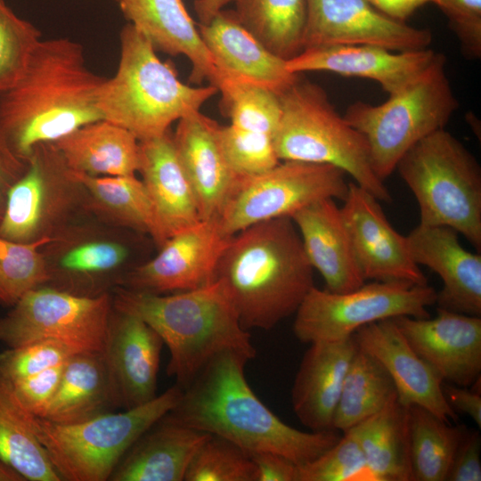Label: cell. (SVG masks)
Listing matches in <instances>:
<instances>
[{
	"label": "cell",
	"mask_w": 481,
	"mask_h": 481,
	"mask_svg": "<svg viewBox=\"0 0 481 481\" xmlns=\"http://www.w3.org/2000/svg\"><path fill=\"white\" fill-rule=\"evenodd\" d=\"M249 360L235 350L216 355L182 388L167 414L188 427L224 437L249 453H276L298 466L314 461L339 440L338 430L306 432L276 416L246 379Z\"/></svg>",
	"instance_id": "1"
},
{
	"label": "cell",
	"mask_w": 481,
	"mask_h": 481,
	"mask_svg": "<svg viewBox=\"0 0 481 481\" xmlns=\"http://www.w3.org/2000/svg\"><path fill=\"white\" fill-rule=\"evenodd\" d=\"M104 79L88 68L78 42L42 38L18 79L0 94L1 133L27 160L37 145L102 118L97 97Z\"/></svg>",
	"instance_id": "2"
},
{
	"label": "cell",
	"mask_w": 481,
	"mask_h": 481,
	"mask_svg": "<svg viewBox=\"0 0 481 481\" xmlns=\"http://www.w3.org/2000/svg\"><path fill=\"white\" fill-rule=\"evenodd\" d=\"M214 281L226 289L247 330L273 329L297 312L314 286V269L290 217L264 221L232 235Z\"/></svg>",
	"instance_id": "3"
},
{
	"label": "cell",
	"mask_w": 481,
	"mask_h": 481,
	"mask_svg": "<svg viewBox=\"0 0 481 481\" xmlns=\"http://www.w3.org/2000/svg\"><path fill=\"white\" fill-rule=\"evenodd\" d=\"M112 306L116 311L140 318L159 335L170 353L167 373L181 388L222 351L235 350L256 357L250 334L241 326L219 281L170 294L121 288Z\"/></svg>",
	"instance_id": "4"
},
{
	"label": "cell",
	"mask_w": 481,
	"mask_h": 481,
	"mask_svg": "<svg viewBox=\"0 0 481 481\" xmlns=\"http://www.w3.org/2000/svg\"><path fill=\"white\" fill-rule=\"evenodd\" d=\"M119 41L117 70L102 84L97 106L103 119L128 130L139 142L166 134L174 122L200 111L218 93L211 85L183 83L131 24L122 28Z\"/></svg>",
	"instance_id": "5"
},
{
	"label": "cell",
	"mask_w": 481,
	"mask_h": 481,
	"mask_svg": "<svg viewBox=\"0 0 481 481\" xmlns=\"http://www.w3.org/2000/svg\"><path fill=\"white\" fill-rule=\"evenodd\" d=\"M279 95L281 115L273 140L281 161L334 166L379 201H392L372 168L366 139L337 111L322 87L299 74Z\"/></svg>",
	"instance_id": "6"
},
{
	"label": "cell",
	"mask_w": 481,
	"mask_h": 481,
	"mask_svg": "<svg viewBox=\"0 0 481 481\" xmlns=\"http://www.w3.org/2000/svg\"><path fill=\"white\" fill-rule=\"evenodd\" d=\"M395 170L413 193L420 224L455 230L481 251V167L450 132L437 130L411 147Z\"/></svg>",
	"instance_id": "7"
},
{
	"label": "cell",
	"mask_w": 481,
	"mask_h": 481,
	"mask_svg": "<svg viewBox=\"0 0 481 481\" xmlns=\"http://www.w3.org/2000/svg\"><path fill=\"white\" fill-rule=\"evenodd\" d=\"M446 58L436 53L412 82L378 105L351 103L345 119L367 141L377 176L385 180L403 155L428 135L445 128L459 108L445 71Z\"/></svg>",
	"instance_id": "8"
},
{
	"label": "cell",
	"mask_w": 481,
	"mask_h": 481,
	"mask_svg": "<svg viewBox=\"0 0 481 481\" xmlns=\"http://www.w3.org/2000/svg\"><path fill=\"white\" fill-rule=\"evenodd\" d=\"M181 394L175 384L153 400L120 412L67 425L33 415L32 425L61 481H106L135 442L174 408Z\"/></svg>",
	"instance_id": "9"
},
{
	"label": "cell",
	"mask_w": 481,
	"mask_h": 481,
	"mask_svg": "<svg viewBox=\"0 0 481 481\" xmlns=\"http://www.w3.org/2000/svg\"><path fill=\"white\" fill-rule=\"evenodd\" d=\"M436 291L428 284L378 281L336 293L314 286L297 310L293 324L303 343L347 338L361 327L398 316L429 317Z\"/></svg>",
	"instance_id": "10"
},
{
	"label": "cell",
	"mask_w": 481,
	"mask_h": 481,
	"mask_svg": "<svg viewBox=\"0 0 481 481\" xmlns=\"http://www.w3.org/2000/svg\"><path fill=\"white\" fill-rule=\"evenodd\" d=\"M346 174L331 165L281 160L254 176L238 177L217 219L222 234L232 237L261 222L291 217L323 199L344 200Z\"/></svg>",
	"instance_id": "11"
},
{
	"label": "cell",
	"mask_w": 481,
	"mask_h": 481,
	"mask_svg": "<svg viewBox=\"0 0 481 481\" xmlns=\"http://www.w3.org/2000/svg\"><path fill=\"white\" fill-rule=\"evenodd\" d=\"M113 312L112 298L53 288L28 291L0 318V342L8 348L53 341L75 352H102Z\"/></svg>",
	"instance_id": "12"
},
{
	"label": "cell",
	"mask_w": 481,
	"mask_h": 481,
	"mask_svg": "<svg viewBox=\"0 0 481 481\" xmlns=\"http://www.w3.org/2000/svg\"><path fill=\"white\" fill-rule=\"evenodd\" d=\"M27 160L25 173L8 192L0 236L19 243L56 239L71 213L85 208V189L53 143L37 145Z\"/></svg>",
	"instance_id": "13"
},
{
	"label": "cell",
	"mask_w": 481,
	"mask_h": 481,
	"mask_svg": "<svg viewBox=\"0 0 481 481\" xmlns=\"http://www.w3.org/2000/svg\"><path fill=\"white\" fill-rule=\"evenodd\" d=\"M304 49L330 45H370L394 52L422 50L431 31L394 20L366 0H306Z\"/></svg>",
	"instance_id": "14"
},
{
	"label": "cell",
	"mask_w": 481,
	"mask_h": 481,
	"mask_svg": "<svg viewBox=\"0 0 481 481\" xmlns=\"http://www.w3.org/2000/svg\"><path fill=\"white\" fill-rule=\"evenodd\" d=\"M217 220H201L169 237L152 258L131 269L125 289L152 294L196 289L214 281L217 261L229 239Z\"/></svg>",
	"instance_id": "15"
},
{
	"label": "cell",
	"mask_w": 481,
	"mask_h": 481,
	"mask_svg": "<svg viewBox=\"0 0 481 481\" xmlns=\"http://www.w3.org/2000/svg\"><path fill=\"white\" fill-rule=\"evenodd\" d=\"M343 201L341 215L365 281L428 284L412 257L407 237L390 224L375 196L349 183Z\"/></svg>",
	"instance_id": "16"
},
{
	"label": "cell",
	"mask_w": 481,
	"mask_h": 481,
	"mask_svg": "<svg viewBox=\"0 0 481 481\" xmlns=\"http://www.w3.org/2000/svg\"><path fill=\"white\" fill-rule=\"evenodd\" d=\"M392 319L412 348L444 382L470 387L480 380V316L437 307L434 318Z\"/></svg>",
	"instance_id": "17"
},
{
	"label": "cell",
	"mask_w": 481,
	"mask_h": 481,
	"mask_svg": "<svg viewBox=\"0 0 481 481\" xmlns=\"http://www.w3.org/2000/svg\"><path fill=\"white\" fill-rule=\"evenodd\" d=\"M163 345L159 335L143 320L113 308L102 351L113 408L132 409L158 395Z\"/></svg>",
	"instance_id": "18"
},
{
	"label": "cell",
	"mask_w": 481,
	"mask_h": 481,
	"mask_svg": "<svg viewBox=\"0 0 481 481\" xmlns=\"http://www.w3.org/2000/svg\"><path fill=\"white\" fill-rule=\"evenodd\" d=\"M354 338L358 347L388 372L401 404L423 407L446 422L457 420V413L443 392V379L412 348L393 319L364 325Z\"/></svg>",
	"instance_id": "19"
},
{
	"label": "cell",
	"mask_w": 481,
	"mask_h": 481,
	"mask_svg": "<svg viewBox=\"0 0 481 481\" xmlns=\"http://www.w3.org/2000/svg\"><path fill=\"white\" fill-rule=\"evenodd\" d=\"M413 261L435 272L443 281L438 308L481 316V255L465 249L459 233L444 225L419 224L407 236Z\"/></svg>",
	"instance_id": "20"
},
{
	"label": "cell",
	"mask_w": 481,
	"mask_h": 481,
	"mask_svg": "<svg viewBox=\"0 0 481 481\" xmlns=\"http://www.w3.org/2000/svg\"><path fill=\"white\" fill-rule=\"evenodd\" d=\"M436 52L426 48L394 52L370 45H330L304 49L286 61L289 71H328L344 77L368 78L388 94L417 77L433 61Z\"/></svg>",
	"instance_id": "21"
},
{
	"label": "cell",
	"mask_w": 481,
	"mask_h": 481,
	"mask_svg": "<svg viewBox=\"0 0 481 481\" xmlns=\"http://www.w3.org/2000/svg\"><path fill=\"white\" fill-rule=\"evenodd\" d=\"M199 33L214 58L220 81H240L269 88L278 94L298 77L286 61L269 51L238 20L234 11L223 9Z\"/></svg>",
	"instance_id": "22"
},
{
	"label": "cell",
	"mask_w": 481,
	"mask_h": 481,
	"mask_svg": "<svg viewBox=\"0 0 481 481\" xmlns=\"http://www.w3.org/2000/svg\"><path fill=\"white\" fill-rule=\"evenodd\" d=\"M115 1L127 23L144 36L156 51L183 55L189 60L190 81H208L217 88L220 77L214 58L182 0Z\"/></svg>",
	"instance_id": "23"
},
{
	"label": "cell",
	"mask_w": 481,
	"mask_h": 481,
	"mask_svg": "<svg viewBox=\"0 0 481 481\" xmlns=\"http://www.w3.org/2000/svg\"><path fill=\"white\" fill-rule=\"evenodd\" d=\"M219 124L200 111L177 121L174 144L193 189L201 220H217L238 178L219 146Z\"/></svg>",
	"instance_id": "24"
},
{
	"label": "cell",
	"mask_w": 481,
	"mask_h": 481,
	"mask_svg": "<svg viewBox=\"0 0 481 481\" xmlns=\"http://www.w3.org/2000/svg\"><path fill=\"white\" fill-rule=\"evenodd\" d=\"M357 348L353 335L311 343L306 351L291 388V404L299 421L311 431L333 429L343 381Z\"/></svg>",
	"instance_id": "25"
},
{
	"label": "cell",
	"mask_w": 481,
	"mask_h": 481,
	"mask_svg": "<svg viewBox=\"0 0 481 481\" xmlns=\"http://www.w3.org/2000/svg\"><path fill=\"white\" fill-rule=\"evenodd\" d=\"M290 218L299 232L311 266L322 274L327 290L343 293L365 283L340 208L333 199L315 201Z\"/></svg>",
	"instance_id": "26"
},
{
	"label": "cell",
	"mask_w": 481,
	"mask_h": 481,
	"mask_svg": "<svg viewBox=\"0 0 481 481\" xmlns=\"http://www.w3.org/2000/svg\"><path fill=\"white\" fill-rule=\"evenodd\" d=\"M139 143L138 173L168 239L201 221L196 197L170 131Z\"/></svg>",
	"instance_id": "27"
},
{
	"label": "cell",
	"mask_w": 481,
	"mask_h": 481,
	"mask_svg": "<svg viewBox=\"0 0 481 481\" xmlns=\"http://www.w3.org/2000/svg\"><path fill=\"white\" fill-rule=\"evenodd\" d=\"M210 436L167 413L135 442L110 480L184 481L192 457Z\"/></svg>",
	"instance_id": "28"
},
{
	"label": "cell",
	"mask_w": 481,
	"mask_h": 481,
	"mask_svg": "<svg viewBox=\"0 0 481 481\" xmlns=\"http://www.w3.org/2000/svg\"><path fill=\"white\" fill-rule=\"evenodd\" d=\"M67 166L90 175H136L140 143L128 130L101 118L53 143Z\"/></svg>",
	"instance_id": "29"
},
{
	"label": "cell",
	"mask_w": 481,
	"mask_h": 481,
	"mask_svg": "<svg viewBox=\"0 0 481 481\" xmlns=\"http://www.w3.org/2000/svg\"><path fill=\"white\" fill-rule=\"evenodd\" d=\"M71 171L85 189L86 209L149 236L159 248L167 240L148 192L136 175L96 176Z\"/></svg>",
	"instance_id": "30"
},
{
	"label": "cell",
	"mask_w": 481,
	"mask_h": 481,
	"mask_svg": "<svg viewBox=\"0 0 481 481\" xmlns=\"http://www.w3.org/2000/svg\"><path fill=\"white\" fill-rule=\"evenodd\" d=\"M111 407L102 352H83L66 362L59 387L40 418L75 424L108 412Z\"/></svg>",
	"instance_id": "31"
},
{
	"label": "cell",
	"mask_w": 481,
	"mask_h": 481,
	"mask_svg": "<svg viewBox=\"0 0 481 481\" xmlns=\"http://www.w3.org/2000/svg\"><path fill=\"white\" fill-rule=\"evenodd\" d=\"M408 407L396 398L351 428L374 481H412Z\"/></svg>",
	"instance_id": "32"
},
{
	"label": "cell",
	"mask_w": 481,
	"mask_h": 481,
	"mask_svg": "<svg viewBox=\"0 0 481 481\" xmlns=\"http://www.w3.org/2000/svg\"><path fill=\"white\" fill-rule=\"evenodd\" d=\"M32 416L0 376V457L27 481H61L35 433Z\"/></svg>",
	"instance_id": "33"
},
{
	"label": "cell",
	"mask_w": 481,
	"mask_h": 481,
	"mask_svg": "<svg viewBox=\"0 0 481 481\" xmlns=\"http://www.w3.org/2000/svg\"><path fill=\"white\" fill-rule=\"evenodd\" d=\"M240 22L284 61L304 50L306 0H235Z\"/></svg>",
	"instance_id": "34"
},
{
	"label": "cell",
	"mask_w": 481,
	"mask_h": 481,
	"mask_svg": "<svg viewBox=\"0 0 481 481\" xmlns=\"http://www.w3.org/2000/svg\"><path fill=\"white\" fill-rule=\"evenodd\" d=\"M396 398L395 384L383 365L358 347L343 381L332 428L345 432Z\"/></svg>",
	"instance_id": "35"
},
{
	"label": "cell",
	"mask_w": 481,
	"mask_h": 481,
	"mask_svg": "<svg viewBox=\"0 0 481 481\" xmlns=\"http://www.w3.org/2000/svg\"><path fill=\"white\" fill-rule=\"evenodd\" d=\"M465 427L452 426L418 406L408 407L412 481H446Z\"/></svg>",
	"instance_id": "36"
},
{
	"label": "cell",
	"mask_w": 481,
	"mask_h": 481,
	"mask_svg": "<svg viewBox=\"0 0 481 481\" xmlns=\"http://www.w3.org/2000/svg\"><path fill=\"white\" fill-rule=\"evenodd\" d=\"M56 239L45 237L19 243L0 236V304L14 306L28 291L51 279L44 255L39 251Z\"/></svg>",
	"instance_id": "37"
},
{
	"label": "cell",
	"mask_w": 481,
	"mask_h": 481,
	"mask_svg": "<svg viewBox=\"0 0 481 481\" xmlns=\"http://www.w3.org/2000/svg\"><path fill=\"white\" fill-rule=\"evenodd\" d=\"M221 110L231 124L273 136L281 115L280 95L254 84L225 80L218 87Z\"/></svg>",
	"instance_id": "38"
},
{
	"label": "cell",
	"mask_w": 481,
	"mask_h": 481,
	"mask_svg": "<svg viewBox=\"0 0 481 481\" xmlns=\"http://www.w3.org/2000/svg\"><path fill=\"white\" fill-rule=\"evenodd\" d=\"M184 481H256V470L248 452L211 435L192 457Z\"/></svg>",
	"instance_id": "39"
},
{
	"label": "cell",
	"mask_w": 481,
	"mask_h": 481,
	"mask_svg": "<svg viewBox=\"0 0 481 481\" xmlns=\"http://www.w3.org/2000/svg\"><path fill=\"white\" fill-rule=\"evenodd\" d=\"M217 139L229 168L237 177L263 174L281 161L272 135L230 124L219 125Z\"/></svg>",
	"instance_id": "40"
},
{
	"label": "cell",
	"mask_w": 481,
	"mask_h": 481,
	"mask_svg": "<svg viewBox=\"0 0 481 481\" xmlns=\"http://www.w3.org/2000/svg\"><path fill=\"white\" fill-rule=\"evenodd\" d=\"M298 468V481H374L353 428L314 461Z\"/></svg>",
	"instance_id": "41"
},
{
	"label": "cell",
	"mask_w": 481,
	"mask_h": 481,
	"mask_svg": "<svg viewBox=\"0 0 481 481\" xmlns=\"http://www.w3.org/2000/svg\"><path fill=\"white\" fill-rule=\"evenodd\" d=\"M41 39L34 24L0 0V94L18 79Z\"/></svg>",
	"instance_id": "42"
},
{
	"label": "cell",
	"mask_w": 481,
	"mask_h": 481,
	"mask_svg": "<svg viewBox=\"0 0 481 481\" xmlns=\"http://www.w3.org/2000/svg\"><path fill=\"white\" fill-rule=\"evenodd\" d=\"M77 354L53 341H38L8 348L0 354V376L15 380L66 363Z\"/></svg>",
	"instance_id": "43"
},
{
	"label": "cell",
	"mask_w": 481,
	"mask_h": 481,
	"mask_svg": "<svg viewBox=\"0 0 481 481\" xmlns=\"http://www.w3.org/2000/svg\"><path fill=\"white\" fill-rule=\"evenodd\" d=\"M132 253L123 242L94 240L70 249L60 259V265L73 273H104L125 265Z\"/></svg>",
	"instance_id": "44"
},
{
	"label": "cell",
	"mask_w": 481,
	"mask_h": 481,
	"mask_svg": "<svg viewBox=\"0 0 481 481\" xmlns=\"http://www.w3.org/2000/svg\"><path fill=\"white\" fill-rule=\"evenodd\" d=\"M448 25L457 37L462 54L481 57V0H437Z\"/></svg>",
	"instance_id": "45"
},
{
	"label": "cell",
	"mask_w": 481,
	"mask_h": 481,
	"mask_svg": "<svg viewBox=\"0 0 481 481\" xmlns=\"http://www.w3.org/2000/svg\"><path fill=\"white\" fill-rule=\"evenodd\" d=\"M65 363L26 378L8 380L18 400L33 415L41 417L46 410L59 387Z\"/></svg>",
	"instance_id": "46"
},
{
	"label": "cell",
	"mask_w": 481,
	"mask_h": 481,
	"mask_svg": "<svg viewBox=\"0 0 481 481\" xmlns=\"http://www.w3.org/2000/svg\"><path fill=\"white\" fill-rule=\"evenodd\" d=\"M481 437L465 428L456 449L446 481H481Z\"/></svg>",
	"instance_id": "47"
},
{
	"label": "cell",
	"mask_w": 481,
	"mask_h": 481,
	"mask_svg": "<svg viewBox=\"0 0 481 481\" xmlns=\"http://www.w3.org/2000/svg\"><path fill=\"white\" fill-rule=\"evenodd\" d=\"M249 454L255 466L256 481H298V468L290 460L273 452Z\"/></svg>",
	"instance_id": "48"
},
{
	"label": "cell",
	"mask_w": 481,
	"mask_h": 481,
	"mask_svg": "<svg viewBox=\"0 0 481 481\" xmlns=\"http://www.w3.org/2000/svg\"><path fill=\"white\" fill-rule=\"evenodd\" d=\"M28 160L18 156L0 131V222L11 187L25 173Z\"/></svg>",
	"instance_id": "49"
},
{
	"label": "cell",
	"mask_w": 481,
	"mask_h": 481,
	"mask_svg": "<svg viewBox=\"0 0 481 481\" xmlns=\"http://www.w3.org/2000/svg\"><path fill=\"white\" fill-rule=\"evenodd\" d=\"M443 392L455 412L467 414L481 428V395L477 390L444 382Z\"/></svg>",
	"instance_id": "50"
},
{
	"label": "cell",
	"mask_w": 481,
	"mask_h": 481,
	"mask_svg": "<svg viewBox=\"0 0 481 481\" xmlns=\"http://www.w3.org/2000/svg\"><path fill=\"white\" fill-rule=\"evenodd\" d=\"M387 16L405 22L420 7L427 4H437V0H366Z\"/></svg>",
	"instance_id": "51"
},
{
	"label": "cell",
	"mask_w": 481,
	"mask_h": 481,
	"mask_svg": "<svg viewBox=\"0 0 481 481\" xmlns=\"http://www.w3.org/2000/svg\"><path fill=\"white\" fill-rule=\"evenodd\" d=\"M235 0H195L194 11L200 24H206L221 10Z\"/></svg>",
	"instance_id": "52"
},
{
	"label": "cell",
	"mask_w": 481,
	"mask_h": 481,
	"mask_svg": "<svg viewBox=\"0 0 481 481\" xmlns=\"http://www.w3.org/2000/svg\"><path fill=\"white\" fill-rule=\"evenodd\" d=\"M0 481H27L16 469L0 457Z\"/></svg>",
	"instance_id": "53"
}]
</instances>
